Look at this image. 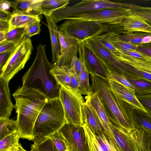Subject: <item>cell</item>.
<instances>
[{
    "label": "cell",
    "instance_id": "4dcf8cb0",
    "mask_svg": "<svg viewBox=\"0 0 151 151\" xmlns=\"http://www.w3.org/2000/svg\"><path fill=\"white\" fill-rule=\"evenodd\" d=\"M112 33L116 38L120 40L137 46L142 44L143 39L148 33L136 32L118 35Z\"/></svg>",
    "mask_w": 151,
    "mask_h": 151
},
{
    "label": "cell",
    "instance_id": "ba28073f",
    "mask_svg": "<svg viewBox=\"0 0 151 151\" xmlns=\"http://www.w3.org/2000/svg\"><path fill=\"white\" fill-rule=\"evenodd\" d=\"M83 42L95 56L108 76L112 73L123 74L125 68L123 64L116 60L110 51L95 37Z\"/></svg>",
    "mask_w": 151,
    "mask_h": 151
},
{
    "label": "cell",
    "instance_id": "d590c367",
    "mask_svg": "<svg viewBox=\"0 0 151 151\" xmlns=\"http://www.w3.org/2000/svg\"><path fill=\"white\" fill-rule=\"evenodd\" d=\"M125 68V69L124 74L126 76L132 80H143L151 83V74L128 68Z\"/></svg>",
    "mask_w": 151,
    "mask_h": 151
},
{
    "label": "cell",
    "instance_id": "277c9868",
    "mask_svg": "<svg viewBox=\"0 0 151 151\" xmlns=\"http://www.w3.org/2000/svg\"><path fill=\"white\" fill-rule=\"evenodd\" d=\"M66 123L64 108L59 98L50 99L43 106L36 120L33 142L50 137Z\"/></svg>",
    "mask_w": 151,
    "mask_h": 151
},
{
    "label": "cell",
    "instance_id": "603a6c76",
    "mask_svg": "<svg viewBox=\"0 0 151 151\" xmlns=\"http://www.w3.org/2000/svg\"><path fill=\"white\" fill-rule=\"evenodd\" d=\"M40 19L38 15L22 13L14 11L9 21L8 31L17 28H26L35 21Z\"/></svg>",
    "mask_w": 151,
    "mask_h": 151
},
{
    "label": "cell",
    "instance_id": "74e56055",
    "mask_svg": "<svg viewBox=\"0 0 151 151\" xmlns=\"http://www.w3.org/2000/svg\"><path fill=\"white\" fill-rule=\"evenodd\" d=\"M50 137L52 139L58 151H66L69 148L64 139L59 131Z\"/></svg>",
    "mask_w": 151,
    "mask_h": 151
},
{
    "label": "cell",
    "instance_id": "2e32d148",
    "mask_svg": "<svg viewBox=\"0 0 151 151\" xmlns=\"http://www.w3.org/2000/svg\"><path fill=\"white\" fill-rule=\"evenodd\" d=\"M84 129L89 151H118L112 141L104 133L97 135L85 123Z\"/></svg>",
    "mask_w": 151,
    "mask_h": 151
},
{
    "label": "cell",
    "instance_id": "7402d4cb",
    "mask_svg": "<svg viewBox=\"0 0 151 151\" xmlns=\"http://www.w3.org/2000/svg\"><path fill=\"white\" fill-rule=\"evenodd\" d=\"M69 0H38L36 3L35 13L38 15L51 16L58 9L67 6Z\"/></svg>",
    "mask_w": 151,
    "mask_h": 151
},
{
    "label": "cell",
    "instance_id": "6da1fadb",
    "mask_svg": "<svg viewBox=\"0 0 151 151\" xmlns=\"http://www.w3.org/2000/svg\"><path fill=\"white\" fill-rule=\"evenodd\" d=\"M93 91L97 92L111 123L128 132L135 128L134 108L112 91L108 79L90 75Z\"/></svg>",
    "mask_w": 151,
    "mask_h": 151
},
{
    "label": "cell",
    "instance_id": "e575fe53",
    "mask_svg": "<svg viewBox=\"0 0 151 151\" xmlns=\"http://www.w3.org/2000/svg\"><path fill=\"white\" fill-rule=\"evenodd\" d=\"M31 151H58L50 137L40 141H33Z\"/></svg>",
    "mask_w": 151,
    "mask_h": 151
},
{
    "label": "cell",
    "instance_id": "4316f807",
    "mask_svg": "<svg viewBox=\"0 0 151 151\" xmlns=\"http://www.w3.org/2000/svg\"><path fill=\"white\" fill-rule=\"evenodd\" d=\"M104 34L107 40L112 45L121 51L132 52L137 50V46L120 40L116 38L112 32H109Z\"/></svg>",
    "mask_w": 151,
    "mask_h": 151
},
{
    "label": "cell",
    "instance_id": "816d5d0a",
    "mask_svg": "<svg viewBox=\"0 0 151 151\" xmlns=\"http://www.w3.org/2000/svg\"><path fill=\"white\" fill-rule=\"evenodd\" d=\"M10 151H27L23 148L20 144L18 146L13 149ZM30 151H31V150Z\"/></svg>",
    "mask_w": 151,
    "mask_h": 151
},
{
    "label": "cell",
    "instance_id": "d6986e66",
    "mask_svg": "<svg viewBox=\"0 0 151 151\" xmlns=\"http://www.w3.org/2000/svg\"><path fill=\"white\" fill-rule=\"evenodd\" d=\"M83 124L85 123L95 134L99 135L105 133V130L96 113L85 101L82 107Z\"/></svg>",
    "mask_w": 151,
    "mask_h": 151
},
{
    "label": "cell",
    "instance_id": "e0dca14e",
    "mask_svg": "<svg viewBox=\"0 0 151 151\" xmlns=\"http://www.w3.org/2000/svg\"><path fill=\"white\" fill-rule=\"evenodd\" d=\"M121 52L113 55L116 60L123 63L125 68L151 74V57L146 55L142 58H136Z\"/></svg>",
    "mask_w": 151,
    "mask_h": 151
},
{
    "label": "cell",
    "instance_id": "ab89813d",
    "mask_svg": "<svg viewBox=\"0 0 151 151\" xmlns=\"http://www.w3.org/2000/svg\"><path fill=\"white\" fill-rule=\"evenodd\" d=\"M108 78L112 79L135 92L134 87L123 74L110 73L108 75Z\"/></svg>",
    "mask_w": 151,
    "mask_h": 151
},
{
    "label": "cell",
    "instance_id": "ee69618b",
    "mask_svg": "<svg viewBox=\"0 0 151 151\" xmlns=\"http://www.w3.org/2000/svg\"><path fill=\"white\" fill-rule=\"evenodd\" d=\"M18 44L6 41L0 43V53L12 52Z\"/></svg>",
    "mask_w": 151,
    "mask_h": 151
},
{
    "label": "cell",
    "instance_id": "d6a6232c",
    "mask_svg": "<svg viewBox=\"0 0 151 151\" xmlns=\"http://www.w3.org/2000/svg\"><path fill=\"white\" fill-rule=\"evenodd\" d=\"M126 77L134 87L136 96H144L151 93V82L143 80H132Z\"/></svg>",
    "mask_w": 151,
    "mask_h": 151
},
{
    "label": "cell",
    "instance_id": "f6af8a7d",
    "mask_svg": "<svg viewBox=\"0 0 151 151\" xmlns=\"http://www.w3.org/2000/svg\"><path fill=\"white\" fill-rule=\"evenodd\" d=\"M137 50L151 57V42L137 46Z\"/></svg>",
    "mask_w": 151,
    "mask_h": 151
},
{
    "label": "cell",
    "instance_id": "681fc988",
    "mask_svg": "<svg viewBox=\"0 0 151 151\" xmlns=\"http://www.w3.org/2000/svg\"><path fill=\"white\" fill-rule=\"evenodd\" d=\"M9 28V22L0 21V32L7 33Z\"/></svg>",
    "mask_w": 151,
    "mask_h": 151
},
{
    "label": "cell",
    "instance_id": "7c38bea8",
    "mask_svg": "<svg viewBox=\"0 0 151 151\" xmlns=\"http://www.w3.org/2000/svg\"><path fill=\"white\" fill-rule=\"evenodd\" d=\"M58 131L71 151H89L82 125L66 123Z\"/></svg>",
    "mask_w": 151,
    "mask_h": 151
},
{
    "label": "cell",
    "instance_id": "4fadbf2b",
    "mask_svg": "<svg viewBox=\"0 0 151 151\" xmlns=\"http://www.w3.org/2000/svg\"><path fill=\"white\" fill-rule=\"evenodd\" d=\"M60 47V51L58 62L54 63L59 67H70L73 58L77 56L81 42L66 33L59 31L57 27Z\"/></svg>",
    "mask_w": 151,
    "mask_h": 151
},
{
    "label": "cell",
    "instance_id": "f907efd6",
    "mask_svg": "<svg viewBox=\"0 0 151 151\" xmlns=\"http://www.w3.org/2000/svg\"><path fill=\"white\" fill-rule=\"evenodd\" d=\"M6 32H0V43H2L6 41L5 35Z\"/></svg>",
    "mask_w": 151,
    "mask_h": 151
},
{
    "label": "cell",
    "instance_id": "ffe728a7",
    "mask_svg": "<svg viewBox=\"0 0 151 151\" xmlns=\"http://www.w3.org/2000/svg\"><path fill=\"white\" fill-rule=\"evenodd\" d=\"M110 127L114 137L119 151H137L130 134L123 128L112 124Z\"/></svg>",
    "mask_w": 151,
    "mask_h": 151
},
{
    "label": "cell",
    "instance_id": "44dd1931",
    "mask_svg": "<svg viewBox=\"0 0 151 151\" xmlns=\"http://www.w3.org/2000/svg\"><path fill=\"white\" fill-rule=\"evenodd\" d=\"M9 83L0 78V118H9L15 108L11 101Z\"/></svg>",
    "mask_w": 151,
    "mask_h": 151
},
{
    "label": "cell",
    "instance_id": "7dc6e473",
    "mask_svg": "<svg viewBox=\"0 0 151 151\" xmlns=\"http://www.w3.org/2000/svg\"><path fill=\"white\" fill-rule=\"evenodd\" d=\"M12 52L0 53V70L1 69L6 63Z\"/></svg>",
    "mask_w": 151,
    "mask_h": 151
},
{
    "label": "cell",
    "instance_id": "1f68e13d",
    "mask_svg": "<svg viewBox=\"0 0 151 151\" xmlns=\"http://www.w3.org/2000/svg\"><path fill=\"white\" fill-rule=\"evenodd\" d=\"M19 138L18 131L6 136L0 141V151H10L17 147Z\"/></svg>",
    "mask_w": 151,
    "mask_h": 151
},
{
    "label": "cell",
    "instance_id": "c3c4849f",
    "mask_svg": "<svg viewBox=\"0 0 151 151\" xmlns=\"http://www.w3.org/2000/svg\"><path fill=\"white\" fill-rule=\"evenodd\" d=\"M12 13L0 12V21L9 22Z\"/></svg>",
    "mask_w": 151,
    "mask_h": 151
},
{
    "label": "cell",
    "instance_id": "5b68a950",
    "mask_svg": "<svg viewBox=\"0 0 151 151\" xmlns=\"http://www.w3.org/2000/svg\"><path fill=\"white\" fill-rule=\"evenodd\" d=\"M134 4L105 0H83L71 6H67L54 12L50 16L56 24L59 21L83 13L105 9H129Z\"/></svg>",
    "mask_w": 151,
    "mask_h": 151
},
{
    "label": "cell",
    "instance_id": "f1b7e54d",
    "mask_svg": "<svg viewBox=\"0 0 151 151\" xmlns=\"http://www.w3.org/2000/svg\"><path fill=\"white\" fill-rule=\"evenodd\" d=\"M129 10L132 16L144 20L151 27V7L143 6L134 4Z\"/></svg>",
    "mask_w": 151,
    "mask_h": 151
},
{
    "label": "cell",
    "instance_id": "83f0119b",
    "mask_svg": "<svg viewBox=\"0 0 151 151\" xmlns=\"http://www.w3.org/2000/svg\"><path fill=\"white\" fill-rule=\"evenodd\" d=\"M37 1L16 0L10 2L14 11L22 13L35 14V6Z\"/></svg>",
    "mask_w": 151,
    "mask_h": 151
},
{
    "label": "cell",
    "instance_id": "8fae6325",
    "mask_svg": "<svg viewBox=\"0 0 151 151\" xmlns=\"http://www.w3.org/2000/svg\"><path fill=\"white\" fill-rule=\"evenodd\" d=\"M104 33L118 35L137 32L151 33V27L144 20L132 16L121 22L103 24Z\"/></svg>",
    "mask_w": 151,
    "mask_h": 151
},
{
    "label": "cell",
    "instance_id": "b9f144b4",
    "mask_svg": "<svg viewBox=\"0 0 151 151\" xmlns=\"http://www.w3.org/2000/svg\"><path fill=\"white\" fill-rule=\"evenodd\" d=\"M83 66V63L81 59L76 56L73 58L71 62L69 69L78 76L82 70Z\"/></svg>",
    "mask_w": 151,
    "mask_h": 151
},
{
    "label": "cell",
    "instance_id": "7bdbcfd3",
    "mask_svg": "<svg viewBox=\"0 0 151 151\" xmlns=\"http://www.w3.org/2000/svg\"><path fill=\"white\" fill-rule=\"evenodd\" d=\"M136 96L147 112L151 114V93L144 96Z\"/></svg>",
    "mask_w": 151,
    "mask_h": 151
},
{
    "label": "cell",
    "instance_id": "bcb514c9",
    "mask_svg": "<svg viewBox=\"0 0 151 151\" xmlns=\"http://www.w3.org/2000/svg\"><path fill=\"white\" fill-rule=\"evenodd\" d=\"M12 7L10 1L6 0H1L0 1V12L11 13L9 11Z\"/></svg>",
    "mask_w": 151,
    "mask_h": 151
},
{
    "label": "cell",
    "instance_id": "5bb4252c",
    "mask_svg": "<svg viewBox=\"0 0 151 151\" xmlns=\"http://www.w3.org/2000/svg\"><path fill=\"white\" fill-rule=\"evenodd\" d=\"M78 54L79 58L90 75L108 79V76L93 53L85 45L83 42L79 45Z\"/></svg>",
    "mask_w": 151,
    "mask_h": 151
},
{
    "label": "cell",
    "instance_id": "f5cc1de1",
    "mask_svg": "<svg viewBox=\"0 0 151 151\" xmlns=\"http://www.w3.org/2000/svg\"><path fill=\"white\" fill-rule=\"evenodd\" d=\"M66 151H71V150L69 147V148Z\"/></svg>",
    "mask_w": 151,
    "mask_h": 151
},
{
    "label": "cell",
    "instance_id": "836d02e7",
    "mask_svg": "<svg viewBox=\"0 0 151 151\" xmlns=\"http://www.w3.org/2000/svg\"><path fill=\"white\" fill-rule=\"evenodd\" d=\"M82 71L78 76L79 82V89L82 95H88L92 91L91 87L89 83V74L84 65Z\"/></svg>",
    "mask_w": 151,
    "mask_h": 151
},
{
    "label": "cell",
    "instance_id": "60d3db41",
    "mask_svg": "<svg viewBox=\"0 0 151 151\" xmlns=\"http://www.w3.org/2000/svg\"><path fill=\"white\" fill-rule=\"evenodd\" d=\"M94 37L108 50L112 55H119L121 54V51L114 47L107 40L104 34L96 36Z\"/></svg>",
    "mask_w": 151,
    "mask_h": 151
},
{
    "label": "cell",
    "instance_id": "9a60e30c",
    "mask_svg": "<svg viewBox=\"0 0 151 151\" xmlns=\"http://www.w3.org/2000/svg\"><path fill=\"white\" fill-rule=\"evenodd\" d=\"M85 99V102L90 105L96 113L104 128L105 133L118 150L114 137L110 127V125L112 124L107 116L97 92L92 91L88 95L86 96Z\"/></svg>",
    "mask_w": 151,
    "mask_h": 151
},
{
    "label": "cell",
    "instance_id": "30bf717a",
    "mask_svg": "<svg viewBox=\"0 0 151 151\" xmlns=\"http://www.w3.org/2000/svg\"><path fill=\"white\" fill-rule=\"evenodd\" d=\"M129 9H103L81 14L68 19L93 21L104 24L119 22L131 16Z\"/></svg>",
    "mask_w": 151,
    "mask_h": 151
},
{
    "label": "cell",
    "instance_id": "52a82bcc",
    "mask_svg": "<svg viewBox=\"0 0 151 151\" xmlns=\"http://www.w3.org/2000/svg\"><path fill=\"white\" fill-rule=\"evenodd\" d=\"M57 28L81 42L102 34L103 24L95 22L69 19L58 26Z\"/></svg>",
    "mask_w": 151,
    "mask_h": 151
},
{
    "label": "cell",
    "instance_id": "484cf974",
    "mask_svg": "<svg viewBox=\"0 0 151 151\" xmlns=\"http://www.w3.org/2000/svg\"><path fill=\"white\" fill-rule=\"evenodd\" d=\"M134 114L135 128H142L151 133V114L135 108Z\"/></svg>",
    "mask_w": 151,
    "mask_h": 151
},
{
    "label": "cell",
    "instance_id": "9c48e42d",
    "mask_svg": "<svg viewBox=\"0 0 151 151\" xmlns=\"http://www.w3.org/2000/svg\"><path fill=\"white\" fill-rule=\"evenodd\" d=\"M59 98L63 105L67 123L82 125L83 99L79 98L70 90L60 86Z\"/></svg>",
    "mask_w": 151,
    "mask_h": 151
},
{
    "label": "cell",
    "instance_id": "d4e9b609",
    "mask_svg": "<svg viewBox=\"0 0 151 151\" xmlns=\"http://www.w3.org/2000/svg\"><path fill=\"white\" fill-rule=\"evenodd\" d=\"M49 32L52 50V62L57 63L58 61L60 51V45L57 32L56 24L50 16H45Z\"/></svg>",
    "mask_w": 151,
    "mask_h": 151
},
{
    "label": "cell",
    "instance_id": "ac0fdd59",
    "mask_svg": "<svg viewBox=\"0 0 151 151\" xmlns=\"http://www.w3.org/2000/svg\"><path fill=\"white\" fill-rule=\"evenodd\" d=\"M108 81L112 91L119 97L128 102L135 108L148 112L137 98L134 91L112 79L108 78Z\"/></svg>",
    "mask_w": 151,
    "mask_h": 151
},
{
    "label": "cell",
    "instance_id": "f546056e",
    "mask_svg": "<svg viewBox=\"0 0 151 151\" xmlns=\"http://www.w3.org/2000/svg\"><path fill=\"white\" fill-rule=\"evenodd\" d=\"M18 130L17 120L8 118H0V141L6 136Z\"/></svg>",
    "mask_w": 151,
    "mask_h": 151
},
{
    "label": "cell",
    "instance_id": "8992f818",
    "mask_svg": "<svg viewBox=\"0 0 151 151\" xmlns=\"http://www.w3.org/2000/svg\"><path fill=\"white\" fill-rule=\"evenodd\" d=\"M33 50V46L31 39L24 40L23 39L0 70V78L9 82L17 73L24 68L29 59Z\"/></svg>",
    "mask_w": 151,
    "mask_h": 151
},
{
    "label": "cell",
    "instance_id": "3957f363",
    "mask_svg": "<svg viewBox=\"0 0 151 151\" xmlns=\"http://www.w3.org/2000/svg\"><path fill=\"white\" fill-rule=\"evenodd\" d=\"M45 46L38 45L35 60L22 77V86L39 89L51 99L59 97L60 86L50 73L52 65L47 57Z\"/></svg>",
    "mask_w": 151,
    "mask_h": 151
},
{
    "label": "cell",
    "instance_id": "cb8c5ba5",
    "mask_svg": "<svg viewBox=\"0 0 151 151\" xmlns=\"http://www.w3.org/2000/svg\"><path fill=\"white\" fill-rule=\"evenodd\" d=\"M69 67H59L55 64L50 73L60 86H63L69 89L73 77L76 74L69 69Z\"/></svg>",
    "mask_w": 151,
    "mask_h": 151
},
{
    "label": "cell",
    "instance_id": "f35d334b",
    "mask_svg": "<svg viewBox=\"0 0 151 151\" xmlns=\"http://www.w3.org/2000/svg\"><path fill=\"white\" fill-rule=\"evenodd\" d=\"M40 19L34 22L25 28L23 39L26 40L31 37L40 34L41 29Z\"/></svg>",
    "mask_w": 151,
    "mask_h": 151
},
{
    "label": "cell",
    "instance_id": "8d00e7d4",
    "mask_svg": "<svg viewBox=\"0 0 151 151\" xmlns=\"http://www.w3.org/2000/svg\"><path fill=\"white\" fill-rule=\"evenodd\" d=\"M25 28H19L8 32L5 35L6 41L18 44L22 40Z\"/></svg>",
    "mask_w": 151,
    "mask_h": 151
},
{
    "label": "cell",
    "instance_id": "7a4b0ae2",
    "mask_svg": "<svg viewBox=\"0 0 151 151\" xmlns=\"http://www.w3.org/2000/svg\"><path fill=\"white\" fill-rule=\"evenodd\" d=\"M20 138L33 141L34 126L43 106L50 100L37 89L19 86L13 94Z\"/></svg>",
    "mask_w": 151,
    "mask_h": 151
}]
</instances>
